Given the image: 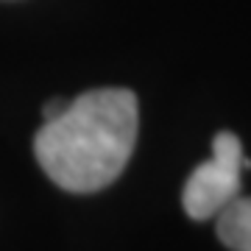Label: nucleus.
Listing matches in <instances>:
<instances>
[{"label":"nucleus","mask_w":251,"mask_h":251,"mask_svg":"<svg viewBox=\"0 0 251 251\" xmlns=\"http://www.w3.org/2000/svg\"><path fill=\"white\" fill-rule=\"evenodd\" d=\"M140 128L137 95L131 90L81 92L59 117L36 131L39 168L67 193H98L128 165Z\"/></svg>","instance_id":"obj_1"},{"label":"nucleus","mask_w":251,"mask_h":251,"mask_svg":"<svg viewBox=\"0 0 251 251\" xmlns=\"http://www.w3.org/2000/svg\"><path fill=\"white\" fill-rule=\"evenodd\" d=\"M249 168L243 145L232 131H221L212 143V159L201 162L190 173L181 204L193 221L215 218L232 198L240 196V173Z\"/></svg>","instance_id":"obj_2"},{"label":"nucleus","mask_w":251,"mask_h":251,"mask_svg":"<svg viewBox=\"0 0 251 251\" xmlns=\"http://www.w3.org/2000/svg\"><path fill=\"white\" fill-rule=\"evenodd\" d=\"M218 237L232 251H251V198H232L218 212Z\"/></svg>","instance_id":"obj_3"},{"label":"nucleus","mask_w":251,"mask_h":251,"mask_svg":"<svg viewBox=\"0 0 251 251\" xmlns=\"http://www.w3.org/2000/svg\"><path fill=\"white\" fill-rule=\"evenodd\" d=\"M64 106H67V100H50V103L42 109V115H45V120H53V117H59L64 112Z\"/></svg>","instance_id":"obj_4"}]
</instances>
